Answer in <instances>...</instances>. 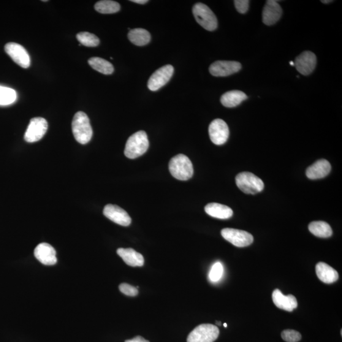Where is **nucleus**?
Instances as JSON below:
<instances>
[{"instance_id":"8","label":"nucleus","mask_w":342,"mask_h":342,"mask_svg":"<svg viewBox=\"0 0 342 342\" xmlns=\"http://www.w3.org/2000/svg\"><path fill=\"white\" fill-rule=\"evenodd\" d=\"M47 129L48 123L44 118L32 119L24 135V139L28 143L38 142L44 137Z\"/></svg>"},{"instance_id":"19","label":"nucleus","mask_w":342,"mask_h":342,"mask_svg":"<svg viewBox=\"0 0 342 342\" xmlns=\"http://www.w3.org/2000/svg\"><path fill=\"white\" fill-rule=\"evenodd\" d=\"M117 253L126 264L131 267H142L145 262L142 255L131 248L119 249L117 251Z\"/></svg>"},{"instance_id":"31","label":"nucleus","mask_w":342,"mask_h":342,"mask_svg":"<svg viewBox=\"0 0 342 342\" xmlns=\"http://www.w3.org/2000/svg\"><path fill=\"white\" fill-rule=\"evenodd\" d=\"M119 290L123 294L130 297H135L138 294L137 287H132L127 283H122L119 285Z\"/></svg>"},{"instance_id":"20","label":"nucleus","mask_w":342,"mask_h":342,"mask_svg":"<svg viewBox=\"0 0 342 342\" xmlns=\"http://www.w3.org/2000/svg\"><path fill=\"white\" fill-rule=\"evenodd\" d=\"M316 272L320 280L327 284L333 283L339 278L337 271L325 262L317 263Z\"/></svg>"},{"instance_id":"24","label":"nucleus","mask_w":342,"mask_h":342,"mask_svg":"<svg viewBox=\"0 0 342 342\" xmlns=\"http://www.w3.org/2000/svg\"><path fill=\"white\" fill-rule=\"evenodd\" d=\"M309 230L312 234L319 238L330 237L333 234L332 227L327 222L324 221H314L309 225Z\"/></svg>"},{"instance_id":"26","label":"nucleus","mask_w":342,"mask_h":342,"mask_svg":"<svg viewBox=\"0 0 342 342\" xmlns=\"http://www.w3.org/2000/svg\"><path fill=\"white\" fill-rule=\"evenodd\" d=\"M94 9L98 12L103 14H112L118 12L121 10L119 3L111 0H102L97 3Z\"/></svg>"},{"instance_id":"14","label":"nucleus","mask_w":342,"mask_h":342,"mask_svg":"<svg viewBox=\"0 0 342 342\" xmlns=\"http://www.w3.org/2000/svg\"><path fill=\"white\" fill-rule=\"evenodd\" d=\"M104 214L106 218L121 226H128L131 223V218L129 214L118 205H106L104 209Z\"/></svg>"},{"instance_id":"38","label":"nucleus","mask_w":342,"mask_h":342,"mask_svg":"<svg viewBox=\"0 0 342 342\" xmlns=\"http://www.w3.org/2000/svg\"><path fill=\"white\" fill-rule=\"evenodd\" d=\"M224 325V327L225 328H226V327H227V325L226 323H224V325Z\"/></svg>"},{"instance_id":"5","label":"nucleus","mask_w":342,"mask_h":342,"mask_svg":"<svg viewBox=\"0 0 342 342\" xmlns=\"http://www.w3.org/2000/svg\"><path fill=\"white\" fill-rule=\"evenodd\" d=\"M236 183L238 188L246 194H256L264 188L261 179L249 172L238 174L236 177Z\"/></svg>"},{"instance_id":"34","label":"nucleus","mask_w":342,"mask_h":342,"mask_svg":"<svg viewBox=\"0 0 342 342\" xmlns=\"http://www.w3.org/2000/svg\"><path fill=\"white\" fill-rule=\"evenodd\" d=\"M131 2L136 3V4L142 5L146 4V3L148 2V0H131Z\"/></svg>"},{"instance_id":"37","label":"nucleus","mask_w":342,"mask_h":342,"mask_svg":"<svg viewBox=\"0 0 342 342\" xmlns=\"http://www.w3.org/2000/svg\"><path fill=\"white\" fill-rule=\"evenodd\" d=\"M216 323H217V324H218L219 326L221 325V322L216 321Z\"/></svg>"},{"instance_id":"28","label":"nucleus","mask_w":342,"mask_h":342,"mask_svg":"<svg viewBox=\"0 0 342 342\" xmlns=\"http://www.w3.org/2000/svg\"><path fill=\"white\" fill-rule=\"evenodd\" d=\"M16 97L17 95L13 89L0 86V105L12 104L16 100Z\"/></svg>"},{"instance_id":"1","label":"nucleus","mask_w":342,"mask_h":342,"mask_svg":"<svg viewBox=\"0 0 342 342\" xmlns=\"http://www.w3.org/2000/svg\"><path fill=\"white\" fill-rule=\"evenodd\" d=\"M73 135L78 142L85 145L91 140L93 129L88 116L85 112H78L75 114L72 123Z\"/></svg>"},{"instance_id":"35","label":"nucleus","mask_w":342,"mask_h":342,"mask_svg":"<svg viewBox=\"0 0 342 342\" xmlns=\"http://www.w3.org/2000/svg\"><path fill=\"white\" fill-rule=\"evenodd\" d=\"M321 2L325 4H330V3L333 2V1H331V0H325V1H321Z\"/></svg>"},{"instance_id":"17","label":"nucleus","mask_w":342,"mask_h":342,"mask_svg":"<svg viewBox=\"0 0 342 342\" xmlns=\"http://www.w3.org/2000/svg\"><path fill=\"white\" fill-rule=\"evenodd\" d=\"M332 167L325 159L319 160L306 170V176L311 180H318L329 175Z\"/></svg>"},{"instance_id":"2","label":"nucleus","mask_w":342,"mask_h":342,"mask_svg":"<svg viewBox=\"0 0 342 342\" xmlns=\"http://www.w3.org/2000/svg\"><path fill=\"white\" fill-rule=\"evenodd\" d=\"M149 147L147 135L144 131L135 132L127 140L124 154L127 158L134 159L143 156Z\"/></svg>"},{"instance_id":"18","label":"nucleus","mask_w":342,"mask_h":342,"mask_svg":"<svg viewBox=\"0 0 342 342\" xmlns=\"http://www.w3.org/2000/svg\"><path fill=\"white\" fill-rule=\"evenodd\" d=\"M272 297L273 302L277 308L284 311L292 312L298 306L297 300L294 295L285 296L279 289H276L273 292Z\"/></svg>"},{"instance_id":"15","label":"nucleus","mask_w":342,"mask_h":342,"mask_svg":"<svg viewBox=\"0 0 342 342\" xmlns=\"http://www.w3.org/2000/svg\"><path fill=\"white\" fill-rule=\"evenodd\" d=\"M34 256L41 263L46 265H55L57 262L55 249L47 243H40L36 247Z\"/></svg>"},{"instance_id":"22","label":"nucleus","mask_w":342,"mask_h":342,"mask_svg":"<svg viewBox=\"0 0 342 342\" xmlns=\"http://www.w3.org/2000/svg\"><path fill=\"white\" fill-rule=\"evenodd\" d=\"M245 93L239 90H233L226 92L222 95L221 102L222 105L227 108L237 107L244 100L247 99Z\"/></svg>"},{"instance_id":"3","label":"nucleus","mask_w":342,"mask_h":342,"mask_svg":"<svg viewBox=\"0 0 342 342\" xmlns=\"http://www.w3.org/2000/svg\"><path fill=\"white\" fill-rule=\"evenodd\" d=\"M169 169L173 177L178 180L187 181L194 175L192 163L183 154H178L170 159Z\"/></svg>"},{"instance_id":"16","label":"nucleus","mask_w":342,"mask_h":342,"mask_svg":"<svg viewBox=\"0 0 342 342\" xmlns=\"http://www.w3.org/2000/svg\"><path fill=\"white\" fill-rule=\"evenodd\" d=\"M282 9L275 0H269L263 9L262 21L265 25L272 26L280 19Z\"/></svg>"},{"instance_id":"7","label":"nucleus","mask_w":342,"mask_h":342,"mask_svg":"<svg viewBox=\"0 0 342 342\" xmlns=\"http://www.w3.org/2000/svg\"><path fill=\"white\" fill-rule=\"evenodd\" d=\"M221 235L225 240L237 247H245L251 245L254 237L245 231L224 228L221 231Z\"/></svg>"},{"instance_id":"29","label":"nucleus","mask_w":342,"mask_h":342,"mask_svg":"<svg viewBox=\"0 0 342 342\" xmlns=\"http://www.w3.org/2000/svg\"><path fill=\"white\" fill-rule=\"evenodd\" d=\"M224 273L223 265L220 262H217L212 267L209 272L208 278L211 281L216 283L222 278Z\"/></svg>"},{"instance_id":"25","label":"nucleus","mask_w":342,"mask_h":342,"mask_svg":"<svg viewBox=\"0 0 342 342\" xmlns=\"http://www.w3.org/2000/svg\"><path fill=\"white\" fill-rule=\"evenodd\" d=\"M88 63L93 69L103 74H112L114 71L112 64L100 57H92L89 59Z\"/></svg>"},{"instance_id":"36","label":"nucleus","mask_w":342,"mask_h":342,"mask_svg":"<svg viewBox=\"0 0 342 342\" xmlns=\"http://www.w3.org/2000/svg\"><path fill=\"white\" fill-rule=\"evenodd\" d=\"M290 64L292 66H295V64L294 62L292 61L290 62Z\"/></svg>"},{"instance_id":"33","label":"nucleus","mask_w":342,"mask_h":342,"mask_svg":"<svg viewBox=\"0 0 342 342\" xmlns=\"http://www.w3.org/2000/svg\"><path fill=\"white\" fill-rule=\"evenodd\" d=\"M125 342H150L148 340H146V339L142 337V336H136L134 338L131 339V340H127Z\"/></svg>"},{"instance_id":"23","label":"nucleus","mask_w":342,"mask_h":342,"mask_svg":"<svg viewBox=\"0 0 342 342\" xmlns=\"http://www.w3.org/2000/svg\"><path fill=\"white\" fill-rule=\"evenodd\" d=\"M128 39L132 44L142 47L148 44L151 40V35L147 30L136 28L130 30Z\"/></svg>"},{"instance_id":"32","label":"nucleus","mask_w":342,"mask_h":342,"mask_svg":"<svg viewBox=\"0 0 342 342\" xmlns=\"http://www.w3.org/2000/svg\"><path fill=\"white\" fill-rule=\"evenodd\" d=\"M236 9L240 13H245L249 10L250 1L248 0H235Z\"/></svg>"},{"instance_id":"9","label":"nucleus","mask_w":342,"mask_h":342,"mask_svg":"<svg viewBox=\"0 0 342 342\" xmlns=\"http://www.w3.org/2000/svg\"><path fill=\"white\" fill-rule=\"evenodd\" d=\"M174 67L166 65L157 70L148 81V88L152 91L159 90L169 82L173 75Z\"/></svg>"},{"instance_id":"10","label":"nucleus","mask_w":342,"mask_h":342,"mask_svg":"<svg viewBox=\"0 0 342 342\" xmlns=\"http://www.w3.org/2000/svg\"><path fill=\"white\" fill-rule=\"evenodd\" d=\"M208 133L212 142L216 145H222L229 138V127L223 120L216 119L209 126Z\"/></svg>"},{"instance_id":"30","label":"nucleus","mask_w":342,"mask_h":342,"mask_svg":"<svg viewBox=\"0 0 342 342\" xmlns=\"http://www.w3.org/2000/svg\"><path fill=\"white\" fill-rule=\"evenodd\" d=\"M281 337L287 342H297L300 340V333L293 330H284L281 333Z\"/></svg>"},{"instance_id":"13","label":"nucleus","mask_w":342,"mask_h":342,"mask_svg":"<svg viewBox=\"0 0 342 342\" xmlns=\"http://www.w3.org/2000/svg\"><path fill=\"white\" fill-rule=\"evenodd\" d=\"M316 56L311 51H306L296 58L294 64L300 74L308 75L314 71L316 66Z\"/></svg>"},{"instance_id":"21","label":"nucleus","mask_w":342,"mask_h":342,"mask_svg":"<svg viewBox=\"0 0 342 342\" xmlns=\"http://www.w3.org/2000/svg\"><path fill=\"white\" fill-rule=\"evenodd\" d=\"M205 211L213 218L220 219H229L232 218L233 214L232 208L218 203H208L205 207Z\"/></svg>"},{"instance_id":"12","label":"nucleus","mask_w":342,"mask_h":342,"mask_svg":"<svg viewBox=\"0 0 342 342\" xmlns=\"http://www.w3.org/2000/svg\"><path fill=\"white\" fill-rule=\"evenodd\" d=\"M241 69V65L238 62L219 61L211 64L209 72L216 77H225L240 71Z\"/></svg>"},{"instance_id":"27","label":"nucleus","mask_w":342,"mask_h":342,"mask_svg":"<svg viewBox=\"0 0 342 342\" xmlns=\"http://www.w3.org/2000/svg\"><path fill=\"white\" fill-rule=\"evenodd\" d=\"M76 37L81 45L87 47H96L100 44V40L96 35L88 32H81L76 35Z\"/></svg>"},{"instance_id":"11","label":"nucleus","mask_w":342,"mask_h":342,"mask_svg":"<svg viewBox=\"0 0 342 342\" xmlns=\"http://www.w3.org/2000/svg\"><path fill=\"white\" fill-rule=\"evenodd\" d=\"M5 50L19 66L24 69L30 66L31 61L29 54L23 46L16 43H9L5 46Z\"/></svg>"},{"instance_id":"4","label":"nucleus","mask_w":342,"mask_h":342,"mask_svg":"<svg viewBox=\"0 0 342 342\" xmlns=\"http://www.w3.org/2000/svg\"><path fill=\"white\" fill-rule=\"evenodd\" d=\"M193 13L197 23L207 31H213L218 28V19L207 5L198 3L193 7Z\"/></svg>"},{"instance_id":"6","label":"nucleus","mask_w":342,"mask_h":342,"mask_svg":"<svg viewBox=\"0 0 342 342\" xmlns=\"http://www.w3.org/2000/svg\"><path fill=\"white\" fill-rule=\"evenodd\" d=\"M219 330L215 325L202 324L195 328L187 338V342H214L218 338Z\"/></svg>"}]
</instances>
